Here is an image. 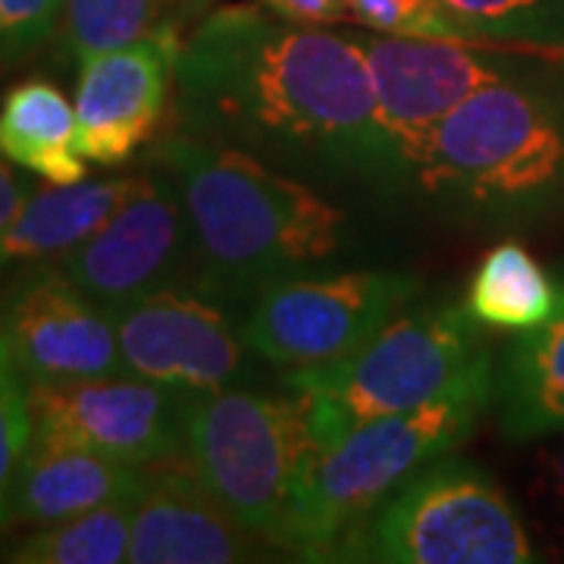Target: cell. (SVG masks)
<instances>
[{
    "mask_svg": "<svg viewBox=\"0 0 564 564\" xmlns=\"http://www.w3.org/2000/svg\"><path fill=\"white\" fill-rule=\"evenodd\" d=\"M492 392V364H484L433 402L364 421L336 443L317 445L292 492L276 545L307 562H326L333 545L386 496L474 433Z\"/></svg>",
    "mask_w": 564,
    "mask_h": 564,
    "instance_id": "cell-3",
    "label": "cell"
},
{
    "mask_svg": "<svg viewBox=\"0 0 564 564\" xmlns=\"http://www.w3.org/2000/svg\"><path fill=\"white\" fill-rule=\"evenodd\" d=\"M414 292L417 282L389 270L289 276L258 292L242 339L248 351L276 367L336 361L373 339Z\"/></svg>",
    "mask_w": 564,
    "mask_h": 564,
    "instance_id": "cell-8",
    "label": "cell"
},
{
    "mask_svg": "<svg viewBox=\"0 0 564 564\" xmlns=\"http://www.w3.org/2000/svg\"><path fill=\"white\" fill-rule=\"evenodd\" d=\"M261 558L254 533L223 508L202 477L166 464L132 499V564H236Z\"/></svg>",
    "mask_w": 564,
    "mask_h": 564,
    "instance_id": "cell-15",
    "label": "cell"
},
{
    "mask_svg": "<svg viewBox=\"0 0 564 564\" xmlns=\"http://www.w3.org/2000/svg\"><path fill=\"white\" fill-rule=\"evenodd\" d=\"M0 336L25 383L126 377L110 311L54 261L29 263L0 292Z\"/></svg>",
    "mask_w": 564,
    "mask_h": 564,
    "instance_id": "cell-10",
    "label": "cell"
},
{
    "mask_svg": "<svg viewBox=\"0 0 564 564\" xmlns=\"http://www.w3.org/2000/svg\"><path fill=\"white\" fill-rule=\"evenodd\" d=\"M180 392L139 377L76 383H29L32 436L79 445L117 462L148 467L185 455V411Z\"/></svg>",
    "mask_w": 564,
    "mask_h": 564,
    "instance_id": "cell-12",
    "label": "cell"
},
{
    "mask_svg": "<svg viewBox=\"0 0 564 564\" xmlns=\"http://www.w3.org/2000/svg\"><path fill=\"white\" fill-rule=\"evenodd\" d=\"M564 436V433H562ZM540 484L549 505L558 514V524L564 530V440L555 448H549L543 455V470H540Z\"/></svg>",
    "mask_w": 564,
    "mask_h": 564,
    "instance_id": "cell-29",
    "label": "cell"
},
{
    "mask_svg": "<svg viewBox=\"0 0 564 564\" xmlns=\"http://www.w3.org/2000/svg\"><path fill=\"white\" fill-rule=\"evenodd\" d=\"M351 20L383 35L464 41L440 0H351Z\"/></svg>",
    "mask_w": 564,
    "mask_h": 564,
    "instance_id": "cell-25",
    "label": "cell"
},
{
    "mask_svg": "<svg viewBox=\"0 0 564 564\" xmlns=\"http://www.w3.org/2000/svg\"><path fill=\"white\" fill-rule=\"evenodd\" d=\"M173 82L188 135L311 173L402 176L364 41L229 3L180 35Z\"/></svg>",
    "mask_w": 564,
    "mask_h": 564,
    "instance_id": "cell-1",
    "label": "cell"
},
{
    "mask_svg": "<svg viewBox=\"0 0 564 564\" xmlns=\"http://www.w3.org/2000/svg\"><path fill=\"white\" fill-rule=\"evenodd\" d=\"M66 0H0V57H29L63 22Z\"/></svg>",
    "mask_w": 564,
    "mask_h": 564,
    "instance_id": "cell-26",
    "label": "cell"
},
{
    "mask_svg": "<svg viewBox=\"0 0 564 564\" xmlns=\"http://www.w3.org/2000/svg\"><path fill=\"white\" fill-rule=\"evenodd\" d=\"M135 499V496H132ZM132 499L101 505L41 524L35 533L13 545L3 558L17 564H120L129 562L132 543Z\"/></svg>",
    "mask_w": 564,
    "mask_h": 564,
    "instance_id": "cell-21",
    "label": "cell"
},
{
    "mask_svg": "<svg viewBox=\"0 0 564 564\" xmlns=\"http://www.w3.org/2000/svg\"><path fill=\"white\" fill-rule=\"evenodd\" d=\"M499 417L511 440L564 433V282L549 321L521 333L505 358Z\"/></svg>",
    "mask_w": 564,
    "mask_h": 564,
    "instance_id": "cell-18",
    "label": "cell"
},
{
    "mask_svg": "<svg viewBox=\"0 0 564 564\" xmlns=\"http://www.w3.org/2000/svg\"><path fill=\"white\" fill-rule=\"evenodd\" d=\"M110 317L129 377L198 399L229 389L242 373V326L236 329L198 285H163Z\"/></svg>",
    "mask_w": 564,
    "mask_h": 564,
    "instance_id": "cell-11",
    "label": "cell"
},
{
    "mask_svg": "<svg viewBox=\"0 0 564 564\" xmlns=\"http://www.w3.org/2000/svg\"><path fill=\"white\" fill-rule=\"evenodd\" d=\"M464 41L527 51L564 44V0H440Z\"/></svg>",
    "mask_w": 564,
    "mask_h": 564,
    "instance_id": "cell-22",
    "label": "cell"
},
{
    "mask_svg": "<svg viewBox=\"0 0 564 564\" xmlns=\"http://www.w3.org/2000/svg\"><path fill=\"white\" fill-rule=\"evenodd\" d=\"M180 35L173 25L148 39L91 54L79 63L76 141L85 161L126 163L158 129L176 61Z\"/></svg>",
    "mask_w": 564,
    "mask_h": 564,
    "instance_id": "cell-14",
    "label": "cell"
},
{
    "mask_svg": "<svg viewBox=\"0 0 564 564\" xmlns=\"http://www.w3.org/2000/svg\"><path fill=\"white\" fill-rule=\"evenodd\" d=\"M54 263L107 311L163 285H180L195 267V242L173 180L163 170L141 173L129 202Z\"/></svg>",
    "mask_w": 564,
    "mask_h": 564,
    "instance_id": "cell-13",
    "label": "cell"
},
{
    "mask_svg": "<svg viewBox=\"0 0 564 564\" xmlns=\"http://www.w3.org/2000/svg\"><path fill=\"white\" fill-rule=\"evenodd\" d=\"M32 443L29 383L0 336V530L13 521V489Z\"/></svg>",
    "mask_w": 564,
    "mask_h": 564,
    "instance_id": "cell-24",
    "label": "cell"
},
{
    "mask_svg": "<svg viewBox=\"0 0 564 564\" xmlns=\"http://www.w3.org/2000/svg\"><path fill=\"white\" fill-rule=\"evenodd\" d=\"M484 364L492 358L470 311L440 304L392 317L345 358L292 367L285 389L307 404L317 448L358 423L440 399Z\"/></svg>",
    "mask_w": 564,
    "mask_h": 564,
    "instance_id": "cell-4",
    "label": "cell"
},
{
    "mask_svg": "<svg viewBox=\"0 0 564 564\" xmlns=\"http://www.w3.org/2000/svg\"><path fill=\"white\" fill-rule=\"evenodd\" d=\"M195 242V285L207 295H251L329 261L345 214L307 182L242 148L173 135L158 148Z\"/></svg>",
    "mask_w": 564,
    "mask_h": 564,
    "instance_id": "cell-2",
    "label": "cell"
},
{
    "mask_svg": "<svg viewBox=\"0 0 564 564\" xmlns=\"http://www.w3.org/2000/svg\"><path fill=\"white\" fill-rule=\"evenodd\" d=\"M35 192H39V182L32 176H22L20 170H13L10 161L0 154V239Z\"/></svg>",
    "mask_w": 564,
    "mask_h": 564,
    "instance_id": "cell-28",
    "label": "cell"
},
{
    "mask_svg": "<svg viewBox=\"0 0 564 564\" xmlns=\"http://www.w3.org/2000/svg\"><path fill=\"white\" fill-rule=\"evenodd\" d=\"M0 154L39 180L69 185L88 176L76 141V107L51 82L32 79L0 104Z\"/></svg>",
    "mask_w": 564,
    "mask_h": 564,
    "instance_id": "cell-19",
    "label": "cell"
},
{
    "mask_svg": "<svg viewBox=\"0 0 564 564\" xmlns=\"http://www.w3.org/2000/svg\"><path fill=\"white\" fill-rule=\"evenodd\" d=\"M558 304V285L549 280L524 245H496L477 267L467 289L470 317L489 329L527 333L549 321Z\"/></svg>",
    "mask_w": 564,
    "mask_h": 564,
    "instance_id": "cell-20",
    "label": "cell"
},
{
    "mask_svg": "<svg viewBox=\"0 0 564 564\" xmlns=\"http://www.w3.org/2000/svg\"><path fill=\"white\" fill-rule=\"evenodd\" d=\"M270 13L295 25H329L351 20V0H263Z\"/></svg>",
    "mask_w": 564,
    "mask_h": 564,
    "instance_id": "cell-27",
    "label": "cell"
},
{
    "mask_svg": "<svg viewBox=\"0 0 564 564\" xmlns=\"http://www.w3.org/2000/svg\"><path fill=\"white\" fill-rule=\"evenodd\" d=\"M377 120L402 176H414L433 129L474 91L505 82L502 44L383 35L364 41Z\"/></svg>",
    "mask_w": 564,
    "mask_h": 564,
    "instance_id": "cell-9",
    "label": "cell"
},
{
    "mask_svg": "<svg viewBox=\"0 0 564 564\" xmlns=\"http://www.w3.org/2000/svg\"><path fill=\"white\" fill-rule=\"evenodd\" d=\"M326 562L527 564L536 552L502 489L443 455L351 527Z\"/></svg>",
    "mask_w": 564,
    "mask_h": 564,
    "instance_id": "cell-5",
    "label": "cell"
},
{
    "mask_svg": "<svg viewBox=\"0 0 564 564\" xmlns=\"http://www.w3.org/2000/svg\"><path fill=\"white\" fill-rule=\"evenodd\" d=\"M311 452V414L295 392L280 399L220 389L192 399L185 411V462L239 524L270 545L280 543Z\"/></svg>",
    "mask_w": 564,
    "mask_h": 564,
    "instance_id": "cell-6",
    "label": "cell"
},
{
    "mask_svg": "<svg viewBox=\"0 0 564 564\" xmlns=\"http://www.w3.org/2000/svg\"><path fill=\"white\" fill-rule=\"evenodd\" d=\"M139 180L141 176L82 180L69 185L51 182V188H39L0 239V270L13 263L57 261L61 254L79 248L129 202Z\"/></svg>",
    "mask_w": 564,
    "mask_h": 564,
    "instance_id": "cell-17",
    "label": "cell"
},
{
    "mask_svg": "<svg viewBox=\"0 0 564 564\" xmlns=\"http://www.w3.org/2000/svg\"><path fill=\"white\" fill-rule=\"evenodd\" d=\"M166 0H66L61 35L63 54L85 61L91 54L161 32Z\"/></svg>",
    "mask_w": 564,
    "mask_h": 564,
    "instance_id": "cell-23",
    "label": "cell"
},
{
    "mask_svg": "<svg viewBox=\"0 0 564 564\" xmlns=\"http://www.w3.org/2000/svg\"><path fill=\"white\" fill-rule=\"evenodd\" d=\"M564 176V129L549 104L514 82L474 91L423 148L414 180L436 195L521 202Z\"/></svg>",
    "mask_w": 564,
    "mask_h": 564,
    "instance_id": "cell-7",
    "label": "cell"
},
{
    "mask_svg": "<svg viewBox=\"0 0 564 564\" xmlns=\"http://www.w3.org/2000/svg\"><path fill=\"white\" fill-rule=\"evenodd\" d=\"M144 470L148 467L117 462L79 445L32 436L13 489V518L35 527L57 524L82 511L132 499Z\"/></svg>",
    "mask_w": 564,
    "mask_h": 564,
    "instance_id": "cell-16",
    "label": "cell"
},
{
    "mask_svg": "<svg viewBox=\"0 0 564 564\" xmlns=\"http://www.w3.org/2000/svg\"><path fill=\"white\" fill-rule=\"evenodd\" d=\"M185 3H195V0H166V7H185Z\"/></svg>",
    "mask_w": 564,
    "mask_h": 564,
    "instance_id": "cell-30",
    "label": "cell"
}]
</instances>
